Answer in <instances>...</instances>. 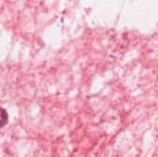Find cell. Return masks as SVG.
<instances>
[{
    "label": "cell",
    "mask_w": 158,
    "mask_h": 157,
    "mask_svg": "<svg viewBox=\"0 0 158 157\" xmlns=\"http://www.w3.org/2000/svg\"><path fill=\"white\" fill-rule=\"evenodd\" d=\"M8 120V115L6 109L0 106V128H3L6 125Z\"/></svg>",
    "instance_id": "6da1fadb"
}]
</instances>
